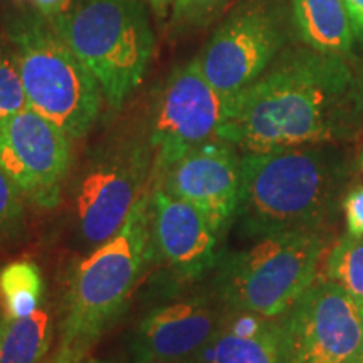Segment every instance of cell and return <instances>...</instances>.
Masks as SVG:
<instances>
[{
  "label": "cell",
  "instance_id": "cell-1",
  "mask_svg": "<svg viewBox=\"0 0 363 363\" xmlns=\"http://www.w3.org/2000/svg\"><path fill=\"white\" fill-rule=\"evenodd\" d=\"M363 123L348 57L303 45L281 51L262 74L230 98L217 138L242 153L333 145Z\"/></svg>",
  "mask_w": 363,
  "mask_h": 363
},
{
  "label": "cell",
  "instance_id": "cell-2",
  "mask_svg": "<svg viewBox=\"0 0 363 363\" xmlns=\"http://www.w3.org/2000/svg\"><path fill=\"white\" fill-rule=\"evenodd\" d=\"M298 147L240 155L234 219L247 238L321 233L337 217L347 163L333 148Z\"/></svg>",
  "mask_w": 363,
  "mask_h": 363
},
{
  "label": "cell",
  "instance_id": "cell-3",
  "mask_svg": "<svg viewBox=\"0 0 363 363\" xmlns=\"http://www.w3.org/2000/svg\"><path fill=\"white\" fill-rule=\"evenodd\" d=\"M152 194L143 192L121 229L76 266L59 347L84 357L123 311L152 256Z\"/></svg>",
  "mask_w": 363,
  "mask_h": 363
},
{
  "label": "cell",
  "instance_id": "cell-4",
  "mask_svg": "<svg viewBox=\"0 0 363 363\" xmlns=\"http://www.w3.org/2000/svg\"><path fill=\"white\" fill-rule=\"evenodd\" d=\"M91 71L111 108H120L147 74L155 48L142 0H76L51 21Z\"/></svg>",
  "mask_w": 363,
  "mask_h": 363
},
{
  "label": "cell",
  "instance_id": "cell-5",
  "mask_svg": "<svg viewBox=\"0 0 363 363\" xmlns=\"http://www.w3.org/2000/svg\"><path fill=\"white\" fill-rule=\"evenodd\" d=\"M9 39L27 104L69 138H83L101 108L96 78L39 12L17 16L9 24Z\"/></svg>",
  "mask_w": 363,
  "mask_h": 363
},
{
  "label": "cell",
  "instance_id": "cell-6",
  "mask_svg": "<svg viewBox=\"0 0 363 363\" xmlns=\"http://www.w3.org/2000/svg\"><path fill=\"white\" fill-rule=\"evenodd\" d=\"M325 252L323 233L267 235L220 261L217 298L227 311L284 316L316 281Z\"/></svg>",
  "mask_w": 363,
  "mask_h": 363
},
{
  "label": "cell",
  "instance_id": "cell-7",
  "mask_svg": "<svg viewBox=\"0 0 363 363\" xmlns=\"http://www.w3.org/2000/svg\"><path fill=\"white\" fill-rule=\"evenodd\" d=\"M286 40L283 6L274 0H246L217 27L195 61L208 83L233 98L272 65Z\"/></svg>",
  "mask_w": 363,
  "mask_h": 363
},
{
  "label": "cell",
  "instance_id": "cell-8",
  "mask_svg": "<svg viewBox=\"0 0 363 363\" xmlns=\"http://www.w3.org/2000/svg\"><path fill=\"white\" fill-rule=\"evenodd\" d=\"M363 360V310L345 289L316 278L283 316L281 363Z\"/></svg>",
  "mask_w": 363,
  "mask_h": 363
},
{
  "label": "cell",
  "instance_id": "cell-9",
  "mask_svg": "<svg viewBox=\"0 0 363 363\" xmlns=\"http://www.w3.org/2000/svg\"><path fill=\"white\" fill-rule=\"evenodd\" d=\"M229 106L230 98L208 83L195 57L177 66L153 99L148 140L157 169L167 172L192 148L217 138Z\"/></svg>",
  "mask_w": 363,
  "mask_h": 363
},
{
  "label": "cell",
  "instance_id": "cell-10",
  "mask_svg": "<svg viewBox=\"0 0 363 363\" xmlns=\"http://www.w3.org/2000/svg\"><path fill=\"white\" fill-rule=\"evenodd\" d=\"M150 152L138 145L108 150L91 160L74 192V212L86 244L98 247L125 224L145 192Z\"/></svg>",
  "mask_w": 363,
  "mask_h": 363
},
{
  "label": "cell",
  "instance_id": "cell-11",
  "mask_svg": "<svg viewBox=\"0 0 363 363\" xmlns=\"http://www.w3.org/2000/svg\"><path fill=\"white\" fill-rule=\"evenodd\" d=\"M0 167L27 201L54 208L71 169L69 135L27 106L0 128Z\"/></svg>",
  "mask_w": 363,
  "mask_h": 363
},
{
  "label": "cell",
  "instance_id": "cell-12",
  "mask_svg": "<svg viewBox=\"0 0 363 363\" xmlns=\"http://www.w3.org/2000/svg\"><path fill=\"white\" fill-rule=\"evenodd\" d=\"M219 303V298L201 293L153 308L136 326L131 343L135 363L192 360L220 328L225 313Z\"/></svg>",
  "mask_w": 363,
  "mask_h": 363
},
{
  "label": "cell",
  "instance_id": "cell-13",
  "mask_svg": "<svg viewBox=\"0 0 363 363\" xmlns=\"http://www.w3.org/2000/svg\"><path fill=\"white\" fill-rule=\"evenodd\" d=\"M163 187L189 202L217 234L234 220L239 202L240 157L233 145L214 138L190 150L165 172Z\"/></svg>",
  "mask_w": 363,
  "mask_h": 363
},
{
  "label": "cell",
  "instance_id": "cell-14",
  "mask_svg": "<svg viewBox=\"0 0 363 363\" xmlns=\"http://www.w3.org/2000/svg\"><path fill=\"white\" fill-rule=\"evenodd\" d=\"M152 249L184 281L202 278L217 264V234L189 202L163 185L152 192Z\"/></svg>",
  "mask_w": 363,
  "mask_h": 363
},
{
  "label": "cell",
  "instance_id": "cell-15",
  "mask_svg": "<svg viewBox=\"0 0 363 363\" xmlns=\"http://www.w3.org/2000/svg\"><path fill=\"white\" fill-rule=\"evenodd\" d=\"M283 316L227 311L220 328L192 363H281Z\"/></svg>",
  "mask_w": 363,
  "mask_h": 363
},
{
  "label": "cell",
  "instance_id": "cell-16",
  "mask_svg": "<svg viewBox=\"0 0 363 363\" xmlns=\"http://www.w3.org/2000/svg\"><path fill=\"white\" fill-rule=\"evenodd\" d=\"M294 33L308 48L348 57L353 30L343 0H291Z\"/></svg>",
  "mask_w": 363,
  "mask_h": 363
},
{
  "label": "cell",
  "instance_id": "cell-17",
  "mask_svg": "<svg viewBox=\"0 0 363 363\" xmlns=\"http://www.w3.org/2000/svg\"><path fill=\"white\" fill-rule=\"evenodd\" d=\"M52 342V318L44 308L30 316L6 320L0 363H44Z\"/></svg>",
  "mask_w": 363,
  "mask_h": 363
},
{
  "label": "cell",
  "instance_id": "cell-18",
  "mask_svg": "<svg viewBox=\"0 0 363 363\" xmlns=\"http://www.w3.org/2000/svg\"><path fill=\"white\" fill-rule=\"evenodd\" d=\"M43 291V276L33 261H13L0 269V301L6 320H19L38 311Z\"/></svg>",
  "mask_w": 363,
  "mask_h": 363
},
{
  "label": "cell",
  "instance_id": "cell-19",
  "mask_svg": "<svg viewBox=\"0 0 363 363\" xmlns=\"http://www.w3.org/2000/svg\"><path fill=\"white\" fill-rule=\"evenodd\" d=\"M325 278L345 289L363 308V235L345 234L326 254Z\"/></svg>",
  "mask_w": 363,
  "mask_h": 363
},
{
  "label": "cell",
  "instance_id": "cell-20",
  "mask_svg": "<svg viewBox=\"0 0 363 363\" xmlns=\"http://www.w3.org/2000/svg\"><path fill=\"white\" fill-rule=\"evenodd\" d=\"M230 0H175L170 26L174 33L187 34L203 29L224 13Z\"/></svg>",
  "mask_w": 363,
  "mask_h": 363
},
{
  "label": "cell",
  "instance_id": "cell-21",
  "mask_svg": "<svg viewBox=\"0 0 363 363\" xmlns=\"http://www.w3.org/2000/svg\"><path fill=\"white\" fill-rule=\"evenodd\" d=\"M29 106L12 52L0 48V128L16 113Z\"/></svg>",
  "mask_w": 363,
  "mask_h": 363
},
{
  "label": "cell",
  "instance_id": "cell-22",
  "mask_svg": "<svg viewBox=\"0 0 363 363\" xmlns=\"http://www.w3.org/2000/svg\"><path fill=\"white\" fill-rule=\"evenodd\" d=\"M19 187L0 167V233H13L19 229L24 207Z\"/></svg>",
  "mask_w": 363,
  "mask_h": 363
},
{
  "label": "cell",
  "instance_id": "cell-23",
  "mask_svg": "<svg viewBox=\"0 0 363 363\" xmlns=\"http://www.w3.org/2000/svg\"><path fill=\"white\" fill-rule=\"evenodd\" d=\"M342 207L347 220V233L360 238L363 235V187H357L347 194Z\"/></svg>",
  "mask_w": 363,
  "mask_h": 363
},
{
  "label": "cell",
  "instance_id": "cell-24",
  "mask_svg": "<svg viewBox=\"0 0 363 363\" xmlns=\"http://www.w3.org/2000/svg\"><path fill=\"white\" fill-rule=\"evenodd\" d=\"M343 4L350 19L355 43L363 48V0H343Z\"/></svg>",
  "mask_w": 363,
  "mask_h": 363
},
{
  "label": "cell",
  "instance_id": "cell-25",
  "mask_svg": "<svg viewBox=\"0 0 363 363\" xmlns=\"http://www.w3.org/2000/svg\"><path fill=\"white\" fill-rule=\"evenodd\" d=\"M72 2H74V0H33L38 12L49 22L54 21L59 16H62V13L72 6Z\"/></svg>",
  "mask_w": 363,
  "mask_h": 363
},
{
  "label": "cell",
  "instance_id": "cell-26",
  "mask_svg": "<svg viewBox=\"0 0 363 363\" xmlns=\"http://www.w3.org/2000/svg\"><path fill=\"white\" fill-rule=\"evenodd\" d=\"M83 358L84 357L78 355V353L71 352L69 348L59 347L57 353L49 360V363H83Z\"/></svg>",
  "mask_w": 363,
  "mask_h": 363
},
{
  "label": "cell",
  "instance_id": "cell-27",
  "mask_svg": "<svg viewBox=\"0 0 363 363\" xmlns=\"http://www.w3.org/2000/svg\"><path fill=\"white\" fill-rule=\"evenodd\" d=\"M355 99L358 115H360V120L363 123V66L355 69Z\"/></svg>",
  "mask_w": 363,
  "mask_h": 363
},
{
  "label": "cell",
  "instance_id": "cell-28",
  "mask_svg": "<svg viewBox=\"0 0 363 363\" xmlns=\"http://www.w3.org/2000/svg\"><path fill=\"white\" fill-rule=\"evenodd\" d=\"M150 6H152L153 12L157 13L158 17H163L167 13V11H169L170 4H174L175 0H148Z\"/></svg>",
  "mask_w": 363,
  "mask_h": 363
},
{
  "label": "cell",
  "instance_id": "cell-29",
  "mask_svg": "<svg viewBox=\"0 0 363 363\" xmlns=\"http://www.w3.org/2000/svg\"><path fill=\"white\" fill-rule=\"evenodd\" d=\"M4 330H6V318H4V316H0V343H2Z\"/></svg>",
  "mask_w": 363,
  "mask_h": 363
},
{
  "label": "cell",
  "instance_id": "cell-30",
  "mask_svg": "<svg viewBox=\"0 0 363 363\" xmlns=\"http://www.w3.org/2000/svg\"><path fill=\"white\" fill-rule=\"evenodd\" d=\"M360 163H362V167H363V153H362V158H360Z\"/></svg>",
  "mask_w": 363,
  "mask_h": 363
},
{
  "label": "cell",
  "instance_id": "cell-31",
  "mask_svg": "<svg viewBox=\"0 0 363 363\" xmlns=\"http://www.w3.org/2000/svg\"><path fill=\"white\" fill-rule=\"evenodd\" d=\"M91 363H106V362H99V360H96V362H91Z\"/></svg>",
  "mask_w": 363,
  "mask_h": 363
},
{
  "label": "cell",
  "instance_id": "cell-32",
  "mask_svg": "<svg viewBox=\"0 0 363 363\" xmlns=\"http://www.w3.org/2000/svg\"><path fill=\"white\" fill-rule=\"evenodd\" d=\"M185 363H192V362H185Z\"/></svg>",
  "mask_w": 363,
  "mask_h": 363
},
{
  "label": "cell",
  "instance_id": "cell-33",
  "mask_svg": "<svg viewBox=\"0 0 363 363\" xmlns=\"http://www.w3.org/2000/svg\"><path fill=\"white\" fill-rule=\"evenodd\" d=\"M358 363H363V360H362V362H358Z\"/></svg>",
  "mask_w": 363,
  "mask_h": 363
},
{
  "label": "cell",
  "instance_id": "cell-34",
  "mask_svg": "<svg viewBox=\"0 0 363 363\" xmlns=\"http://www.w3.org/2000/svg\"><path fill=\"white\" fill-rule=\"evenodd\" d=\"M362 310H363V308H362Z\"/></svg>",
  "mask_w": 363,
  "mask_h": 363
}]
</instances>
